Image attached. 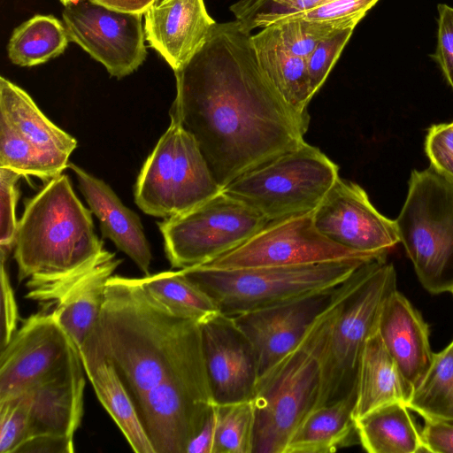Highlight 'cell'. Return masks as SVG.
Segmentation results:
<instances>
[{"mask_svg":"<svg viewBox=\"0 0 453 453\" xmlns=\"http://www.w3.org/2000/svg\"><path fill=\"white\" fill-rule=\"evenodd\" d=\"M84 343L114 366L155 453H186L216 404L200 324L170 311L141 278L112 275Z\"/></svg>","mask_w":453,"mask_h":453,"instance_id":"obj_1","label":"cell"},{"mask_svg":"<svg viewBox=\"0 0 453 453\" xmlns=\"http://www.w3.org/2000/svg\"><path fill=\"white\" fill-rule=\"evenodd\" d=\"M250 35L236 20L217 23L205 44L173 72L170 111L194 137L221 188L303 143L310 123L263 73Z\"/></svg>","mask_w":453,"mask_h":453,"instance_id":"obj_2","label":"cell"},{"mask_svg":"<svg viewBox=\"0 0 453 453\" xmlns=\"http://www.w3.org/2000/svg\"><path fill=\"white\" fill-rule=\"evenodd\" d=\"M91 213L64 173L27 200L13 247L18 281L64 275L97 257L104 249Z\"/></svg>","mask_w":453,"mask_h":453,"instance_id":"obj_3","label":"cell"},{"mask_svg":"<svg viewBox=\"0 0 453 453\" xmlns=\"http://www.w3.org/2000/svg\"><path fill=\"white\" fill-rule=\"evenodd\" d=\"M342 291V283L299 344L257 379L251 399L255 411L252 453H285L298 426L315 409L323 351Z\"/></svg>","mask_w":453,"mask_h":453,"instance_id":"obj_4","label":"cell"},{"mask_svg":"<svg viewBox=\"0 0 453 453\" xmlns=\"http://www.w3.org/2000/svg\"><path fill=\"white\" fill-rule=\"evenodd\" d=\"M396 272L386 258L365 263L343 282V291L325 344L316 408L357 390L358 365L367 339L377 331L380 313L396 288Z\"/></svg>","mask_w":453,"mask_h":453,"instance_id":"obj_5","label":"cell"},{"mask_svg":"<svg viewBox=\"0 0 453 453\" xmlns=\"http://www.w3.org/2000/svg\"><path fill=\"white\" fill-rule=\"evenodd\" d=\"M365 263L348 259L230 270L203 266L180 270L213 299L221 313L233 317L334 288Z\"/></svg>","mask_w":453,"mask_h":453,"instance_id":"obj_6","label":"cell"},{"mask_svg":"<svg viewBox=\"0 0 453 453\" xmlns=\"http://www.w3.org/2000/svg\"><path fill=\"white\" fill-rule=\"evenodd\" d=\"M400 242L423 288L437 295L453 290V180L432 165L413 170L395 220Z\"/></svg>","mask_w":453,"mask_h":453,"instance_id":"obj_7","label":"cell"},{"mask_svg":"<svg viewBox=\"0 0 453 453\" xmlns=\"http://www.w3.org/2000/svg\"><path fill=\"white\" fill-rule=\"evenodd\" d=\"M339 178V166L305 141L233 180L222 190L269 221L315 210Z\"/></svg>","mask_w":453,"mask_h":453,"instance_id":"obj_8","label":"cell"},{"mask_svg":"<svg viewBox=\"0 0 453 453\" xmlns=\"http://www.w3.org/2000/svg\"><path fill=\"white\" fill-rule=\"evenodd\" d=\"M171 123L138 175L134 196L146 214L170 218L183 213L219 193L194 137L170 111Z\"/></svg>","mask_w":453,"mask_h":453,"instance_id":"obj_9","label":"cell"},{"mask_svg":"<svg viewBox=\"0 0 453 453\" xmlns=\"http://www.w3.org/2000/svg\"><path fill=\"white\" fill-rule=\"evenodd\" d=\"M269 220L221 190L199 205L159 222L165 252L173 268L202 265L242 245Z\"/></svg>","mask_w":453,"mask_h":453,"instance_id":"obj_10","label":"cell"},{"mask_svg":"<svg viewBox=\"0 0 453 453\" xmlns=\"http://www.w3.org/2000/svg\"><path fill=\"white\" fill-rule=\"evenodd\" d=\"M314 211L269 221L242 245L198 266L230 270L386 258L332 241L317 228Z\"/></svg>","mask_w":453,"mask_h":453,"instance_id":"obj_11","label":"cell"},{"mask_svg":"<svg viewBox=\"0 0 453 453\" xmlns=\"http://www.w3.org/2000/svg\"><path fill=\"white\" fill-rule=\"evenodd\" d=\"M142 16L90 0L68 4L62 12L70 41L117 79L131 74L146 59Z\"/></svg>","mask_w":453,"mask_h":453,"instance_id":"obj_12","label":"cell"},{"mask_svg":"<svg viewBox=\"0 0 453 453\" xmlns=\"http://www.w3.org/2000/svg\"><path fill=\"white\" fill-rule=\"evenodd\" d=\"M79 357L52 313L30 315L0 351V402L56 376Z\"/></svg>","mask_w":453,"mask_h":453,"instance_id":"obj_13","label":"cell"},{"mask_svg":"<svg viewBox=\"0 0 453 453\" xmlns=\"http://www.w3.org/2000/svg\"><path fill=\"white\" fill-rule=\"evenodd\" d=\"M120 264L115 253L104 250L72 273L28 279L25 297L37 302L41 311L52 313L80 349L98 320L107 281Z\"/></svg>","mask_w":453,"mask_h":453,"instance_id":"obj_14","label":"cell"},{"mask_svg":"<svg viewBox=\"0 0 453 453\" xmlns=\"http://www.w3.org/2000/svg\"><path fill=\"white\" fill-rule=\"evenodd\" d=\"M314 222L332 241L360 252L387 257L400 242L395 221L377 211L360 185L340 176L315 209Z\"/></svg>","mask_w":453,"mask_h":453,"instance_id":"obj_15","label":"cell"},{"mask_svg":"<svg viewBox=\"0 0 453 453\" xmlns=\"http://www.w3.org/2000/svg\"><path fill=\"white\" fill-rule=\"evenodd\" d=\"M336 288L233 316L253 347L258 378L299 344Z\"/></svg>","mask_w":453,"mask_h":453,"instance_id":"obj_16","label":"cell"},{"mask_svg":"<svg viewBox=\"0 0 453 453\" xmlns=\"http://www.w3.org/2000/svg\"><path fill=\"white\" fill-rule=\"evenodd\" d=\"M199 324L206 371L216 403L251 400L258 370L249 339L233 317L220 311Z\"/></svg>","mask_w":453,"mask_h":453,"instance_id":"obj_17","label":"cell"},{"mask_svg":"<svg viewBox=\"0 0 453 453\" xmlns=\"http://www.w3.org/2000/svg\"><path fill=\"white\" fill-rule=\"evenodd\" d=\"M84 371L80 356L60 373L13 396L25 415L27 441L40 435L73 439L83 416Z\"/></svg>","mask_w":453,"mask_h":453,"instance_id":"obj_18","label":"cell"},{"mask_svg":"<svg viewBox=\"0 0 453 453\" xmlns=\"http://www.w3.org/2000/svg\"><path fill=\"white\" fill-rule=\"evenodd\" d=\"M216 24L203 0H155L143 13L146 42L173 72L205 44Z\"/></svg>","mask_w":453,"mask_h":453,"instance_id":"obj_19","label":"cell"},{"mask_svg":"<svg viewBox=\"0 0 453 453\" xmlns=\"http://www.w3.org/2000/svg\"><path fill=\"white\" fill-rule=\"evenodd\" d=\"M377 332L403 377L414 388L429 369L434 352L429 326L420 312L397 289L385 301Z\"/></svg>","mask_w":453,"mask_h":453,"instance_id":"obj_20","label":"cell"},{"mask_svg":"<svg viewBox=\"0 0 453 453\" xmlns=\"http://www.w3.org/2000/svg\"><path fill=\"white\" fill-rule=\"evenodd\" d=\"M68 166L74 173L90 211L100 222L103 236L110 239L149 275L152 255L139 216L125 206L103 180L73 163Z\"/></svg>","mask_w":453,"mask_h":453,"instance_id":"obj_21","label":"cell"},{"mask_svg":"<svg viewBox=\"0 0 453 453\" xmlns=\"http://www.w3.org/2000/svg\"><path fill=\"white\" fill-rule=\"evenodd\" d=\"M412 392V387L376 331L367 339L361 353L354 419L388 404L401 403L406 405Z\"/></svg>","mask_w":453,"mask_h":453,"instance_id":"obj_22","label":"cell"},{"mask_svg":"<svg viewBox=\"0 0 453 453\" xmlns=\"http://www.w3.org/2000/svg\"><path fill=\"white\" fill-rule=\"evenodd\" d=\"M0 118L34 147L68 165L76 139L51 122L23 88L4 76L0 77Z\"/></svg>","mask_w":453,"mask_h":453,"instance_id":"obj_23","label":"cell"},{"mask_svg":"<svg viewBox=\"0 0 453 453\" xmlns=\"http://www.w3.org/2000/svg\"><path fill=\"white\" fill-rule=\"evenodd\" d=\"M85 372L98 400L136 453H155L134 404L114 366L100 352L83 343L79 349Z\"/></svg>","mask_w":453,"mask_h":453,"instance_id":"obj_24","label":"cell"},{"mask_svg":"<svg viewBox=\"0 0 453 453\" xmlns=\"http://www.w3.org/2000/svg\"><path fill=\"white\" fill-rule=\"evenodd\" d=\"M256 59L284 102L300 115L310 117L311 92L306 59L285 48L268 27L250 35Z\"/></svg>","mask_w":453,"mask_h":453,"instance_id":"obj_25","label":"cell"},{"mask_svg":"<svg viewBox=\"0 0 453 453\" xmlns=\"http://www.w3.org/2000/svg\"><path fill=\"white\" fill-rule=\"evenodd\" d=\"M357 390L311 411L290 438L285 453H332L357 439L353 417Z\"/></svg>","mask_w":453,"mask_h":453,"instance_id":"obj_26","label":"cell"},{"mask_svg":"<svg viewBox=\"0 0 453 453\" xmlns=\"http://www.w3.org/2000/svg\"><path fill=\"white\" fill-rule=\"evenodd\" d=\"M401 403L385 405L355 419L358 442L369 453L425 452L420 431Z\"/></svg>","mask_w":453,"mask_h":453,"instance_id":"obj_27","label":"cell"},{"mask_svg":"<svg viewBox=\"0 0 453 453\" xmlns=\"http://www.w3.org/2000/svg\"><path fill=\"white\" fill-rule=\"evenodd\" d=\"M70 42L62 21L38 14L17 27L7 45L8 58L19 66H35L61 55Z\"/></svg>","mask_w":453,"mask_h":453,"instance_id":"obj_28","label":"cell"},{"mask_svg":"<svg viewBox=\"0 0 453 453\" xmlns=\"http://www.w3.org/2000/svg\"><path fill=\"white\" fill-rule=\"evenodd\" d=\"M144 288L173 314L202 322L219 312L213 299L180 269L141 278Z\"/></svg>","mask_w":453,"mask_h":453,"instance_id":"obj_29","label":"cell"},{"mask_svg":"<svg viewBox=\"0 0 453 453\" xmlns=\"http://www.w3.org/2000/svg\"><path fill=\"white\" fill-rule=\"evenodd\" d=\"M406 406L424 419L453 423V340L439 353L414 388Z\"/></svg>","mask_w":453,"mask_h":453,"instance_id":"obj_30","label":"cell"},{"mask_svg":"<svg viewBox=\"0 0 453 453\" xmlns=\"http://www.w3.org/2000/svg\"><path fill=\"white\" fill-rule=\"evenodd\" d=\"M0 167L50 180L67 167L39 150L23 139L3 118H0Z\"/></svg>","mask_w":453,"mask_h":453,"instance_id":"obj_31","label":"cell"},{"mask_svg":"<svg viewBox=\"0 0 453 453\" xmlns=\"http://www.w3.org/2000/svg\"><path fill=\"white\" fill-rule=\"evenodd\" d=\"M362 19L345 20H311L293 18L267 26L278 41L295 55L307 58L317 45L334 32L354 27Z\"/></svg>","mask_w":453,"mask_h":453,"instance_id":"obj_32","label":"cell"},{"mask_svg":"<svg viewBox=\"0 0 453 453\" xmlns=\"http://www.w3.org/2000/svg\"><path fill=\"white\" fill-rule=\"evenodd\" d=\"M254 427L251 400L219 404L215 453H252Z\"/></svg>","mask_w":453,"mask_h":453,"instance_id":"obj_33","label":"cell"},{"mask_svg":"<svg viewBox=\"0 0 453 453\" xmlns=\"http://www.w3.org/2000/svg\"><path fill=\"white\" fill-rule=\"evenodd\" d=\"M330 0H236L231 6L235 20L248 33L310 11Z\"/></svg>","mask_w":453,"mask_h":453,"instance_id":"obj_34","label":"cell"},{"mask_svg":"<svg viewBox=\"0 0 453 453\" xmlns=\"http://www.w3.org/2000/svg\"><path fill=\"white\" fill-rule=\"evenodd\" d=\"M354 28L349 27L334 32L320 42L306 58L310 85L314 96L325 83Z\"/></svg>","mask_w":453,"mask_h":453,"instance_id":"obj_35","label":"cell"},{"mask_svg":"<svg viewBox=\"0 0 453 453\" xmlns=\"http://www.w3.org/2000/svg\"><path fill=\"white\" fill-rule=\"evenodd\" d=\"M19 173L0 167V255L6 257L13 251L18 226L16 204L19 197L18 180Z\"/></svg>","mask_w":453,"mask_h":453,"instance_id":"obj_36","label":"cell"},{"mask_svg":"<svg viewBox=\"0 0 453 453\" xmlns=\"http://www.w3.org/2000/svg\"><path fill=\"white\" fill-rule=\"evenodd\" d=\"M431 165L453 180V122L432 125L425 142Z\"/></svg>","mask_w":453,"mask_h":453,"instance_id":"obj_37","label":"cell"},{"mask_svg":"<svg viewBox=\"0 0 453 453\" xmlns=\"http://www.w3.org/2000/svg\"><path fill=\"white\" fill-rule=\"evenodd\" d=\"M379 1L380 0H330L289 19L302 18L321 21L345 20L356 18L363 19L367 12Z\"/></svg>","mask_w":453,"mask_h":453,"instance_id":"obj_38","label":"cell"},{"mask_svg":"<svg viewBox=\"0 0 453 453\" xmlns=\"http://www.w3.org/2000/svg\"><path fill=\"white\" fill-rule=\"evenodd\" d=\"M438 10L437 46L433 58L439 64L453 88V7L440 4Z\"/></svg>","mask_w":453,"mask_h":453,"instance_id":"obj_39","label":"cell"},{"mask_svg":"<svg viewBox=\"0 0 453 453\" xmlns=\"http://www.w3.org/2000/svg\"><path fill=\"white\" fill-rule=\"evenodd\" d=\"M8 257L0 255V286H1V335L0 350L11 341L18 330L19 311L14 290L7 271Z\"/></svg>","mask_w":453,"mask_h":453,"instance_id":"obj_40","label":"cell"},{"mask_svg":"<svg viewBox=\"0 0 453 453\" xmlns=\"http://www.w3.org/2000/svg\"><path fill=\"white\" fill-rule=\"evenodd\" d=\"M420 434L425 452L453 453V423L425 419Z\"/></svg>","mask_w":453,"mask_h":453,"instance_id":"obj_41","label":"cell"},{"mask_svg":"<svg viewBox=\"0 0 453 453\" xmlns=\"http://www.w3.org/2000/svg\"><path fill=\"white\" fill-rule=\"evenodd\" d=\"M219 404L213 405L203 426L188 444L186 453H215Z\"/></svg>","mask_w":453,"mask_h":453,"instance_id":"obj_42","label":"cell"},{"mask_svg":"<svg viewBox=\"0 0 453 453\" xmlns=\"http://www.w3.org/2000/svg\"><path fill=\"white\" fill-rule=\"evenodd\" d=\"M73 439L57 435H40L24 442L16 453H73Z\"/></svg>","mask_w":453,"mask_h":453,"instance_id":"obj_43","label":"cell"},{"mask_svg":"<svg viewBox=\"0 0 453 453\" xmlns=\"http://www.w3.org/2000/svg\"><path fill=\"white\" fill-rule=\"evenodd\" d=\"M109 8L134 13L143 14L155 0H90Z\"/></svg>","mask_w":453,"mask_h":453,"instance_id":"obj_44","label":"cell"},{"mask_svg":"<svg viewBox=\"0 0 453 453\" xmlns=\"http://www.w3.org/2000/svg\"><path fill=\"white\" fill-rule=\"evenodd\" d=\"M80 0H60L61 4H64V6H66L71 4H74L79 2Z\"/></svg>","mask_w":453,"mask_h":453,"instance_id":"obj_45","label":"cell"},{"mask_svg":"<svg viewBox=\"0 0 453 453\" xmlns=\"http://www.w3.org/2000/svg\"><path fill=\"white\" fill-rule=\"evenodd\" d=\"M451 293L453 294V290L451 291Z\"/></svg>","mask_w":453,"mask_h":453,"instance_id":"obj_46","label":"cell"},{"mask_svg":"<svg viewBox=\"0 0 453 453\" xmlns=\"http://www.w3.org/2000/svg\"><path fill=\"white\" fill-rule=\"evenodd\" d=\"M451 423V422H450Z\"/></svg>","mask_w":453,"mask_h":453,"instance_id":"obj_47","label":"cell"}]
</instances>
